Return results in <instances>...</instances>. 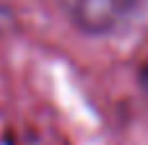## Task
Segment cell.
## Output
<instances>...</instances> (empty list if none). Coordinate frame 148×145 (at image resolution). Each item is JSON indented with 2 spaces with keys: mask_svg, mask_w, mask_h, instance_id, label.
<instances>
[{
  "mask_svg": "<svg viewBox=\"0 0 148 145\" xmlns=\"http://www.w3.org/2000/svg\"><path fill=\"white\" fill-rule=\"evenodd\" d=\"M65 18L83 34H112L133 13L135 0H57Z\"/></svg>",
  "mask_w": 148,
  "mask_h": 145,
  "instance_id": "obj_1",
  "label": "cell"
},
{
  "mask_svg": "<svg viewBox=\"0 0 148 145\" xmlns=\"http://www.w3.org/2000/svg\"><path fill=\"white\" fill-rule=\"evenodd\" d=\"M140 88H143V93L148 96V62L143 65V70H140Z\"/></svg>",
  "mask_w": 148,
  "mask_h": 145,
  "instance_id": "obj_2",
  "label": "cell"
}]
</instances>
